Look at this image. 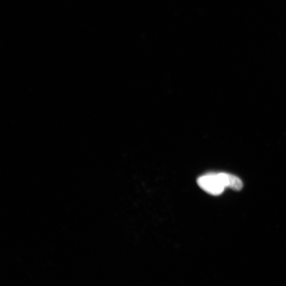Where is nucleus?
Returning a JSON list of instances; mask_svg holds the SVG:
<instances>
[{
    "mask_svg": "<svg viewBox=\"0 0 286 286\" xmlns=\"http://www.w3.org/2000/svg\"><path fill=\"white\" fill-rule=\"evenodd\" d=\"M199 187L208 194L218 196L222 194L228 185V174H210L202 176L197 180Z\"/></svg>",
    "mask_w": 286,
    "mask_h": 286,
    "instance_id": "1",
    "label": "nucleus"
}]
</instances>
